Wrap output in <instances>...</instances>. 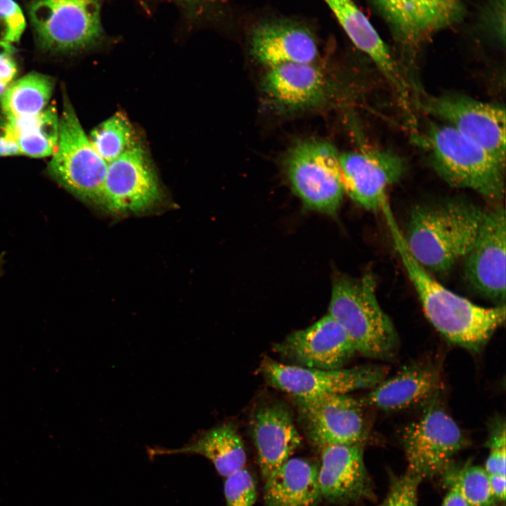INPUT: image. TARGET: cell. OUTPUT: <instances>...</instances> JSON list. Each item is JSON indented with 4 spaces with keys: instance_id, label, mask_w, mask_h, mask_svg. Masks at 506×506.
Segmentation results:
<instances>
[{
    "instance_id": "cell-22",
    "label": "cell",
    "mask_w": 506,
    "mask_h": 506,
    "mask_svg": "<svg viewBox=\"0 0 506 506\" xmlns=\"http://www.w3.org/2000/svg\"><path fill=\"white\" fill-rule=\"evenodd\" d=\"M439 372L432 365L415 363L384 378L361 401L384 411H398L429 399L439 388Z\"/></svg>"
},
{
    "instance_id": "cell-13",
    "label": "cell",
    "mask_w": 506,
    "mask_h": 506,
    "mask_svg": "<svg viewBox=\"0 0 506 506\" xmlns=\"http://www.w3.org/2000/svg\"><path fill=\"white\" fill-rule=\"evenodd\" d=\"M161 190L144 148L135 143L108 164L102 209L115 214L137 213L157 202Z\"/></svg>"
},
{
    "instance_id": "cell-8",
    "label": "cell",
    "mask_w": 506,
    "mask_h": 506,
    "mask_svg": "<svg viewBox=\"0 0 506 506\" xmlns=\"http://www.w3.org/2000/svg\"><path fill=\"white\" fill-rule=\"evenodd\" d=\"M402 444L406 472L422 481L447 472L468 440L446 411L432 401L416 421L405 427Z\"/></svg>"
},
{
    "instance_id": "cell-2",
    "label": "cell",
    "mask_w": 506,
    "mask_h": 506,
    "mask_svg": "<svg viewBox=\"0 0 506 506\" xmlns=\"http://www.w3.org/2000/svg\"><path fill=\"white\" fill-rule=\"evenodd\" d=\"M484 214L479 206L461 197L417 205L403 234L407 247L429 273H447L471 249Z\"/></svg>"
},
{
    "instance_id": "cell-35",
    "label": "cell",
    "mask_w": 506,
    "mask_h": 506,
    "mask_svg": "<svg viewBox=\"0 0 506 506\" xmlns=\"http://www.w3.org/2000/svg\"><path fill=\"white\" fill-rule=\"evenodd\" d=\"M18 155H20V152L15 137L4 124L0 127V157Z\"/></svg>"
},
{
    "instance_id": "cell-21",
    "label": "cell",
    "mask_w": 506,
    "mask_h": 506,
    "mask_svg": "<svg viewBox=\"0 0 506 506\" xmlns=\"http://www.w3.org/2000/svg\"><path fill=\"white\" fill-rule=\"evenodd\" d=\"M249 48L253 58L268 68L286 63H312L318 53L310 30L287 20L265 21L255 26Z\"/></svg>"
},
{
    "instance_id": "cell-15",
    "label": "cell",
    "mask_w": 506,
    "mask_h": 506,
    "mask_svg": "<svg viewBox=\"0 0 506 506\" xmlns=\"http://www.w3.org/2000/svg\"><path fill=\"white\" fill-rule=\"evenodd\" d=\"M273 349L292 365L322 370L342 368L357 353L344 329L327 313L291 332Z\"/></svg>"
},
{
    "instance_id": "cell-28",
    "label": "cell",
    "mask_w": 506,
    "mask_h": 506,
    "mask_svg": "<svg viewBox=\"0 0 506 506\" xmlns=\"http://www.w3.org/2000/svg\"><path fill=\"white\" fill-rule=\"evenodd\" d=\"M453 483L468 506H491L495 500L484 468L466 464L453 474Z\"/></svg>"
},
{
    "instance_id": "cell-5",
    "label": "cell",
    "mask_w": 506,
    "mask_h": 506,
    "mask_svg": "<svg viewBox=\"0 0 506 506\" xmlns=\"http://www.w3.org/2000/svg\"><path fill=\"white\" fill-rule=\"evenodd\" d=\"M107 167L84 133L67 96L64 95L58 143L47 167L48 174L82 201L102 208Z\"/></svg>"
},
{
    "instance_id": "cell-18",
    "label": "cell",
    "mask_w": 506,
    "mask_h": 506,
    "mask_svg": "<svg viewBox=\"0 0 506 506\" xmlns=\"http://www.w3.org/2000/svg\"><path fill=\"white\" fill-rule=\"evenodd\" d=\"M248 427L264 480L292 456L300 446L301 438L291 411L278 401L257 405L249 415Z\"/></svg>"
},
{
    "instance_id": "cell-12",
    "label": "cell",
    "mask_w": 506,
    "mask_h": 506,
    "mask_svg": "<svg viewBox=\"0 0 506 506\" xmlns=\"http://www.w3.org/2000/svg\"><path fill=\"white\" fill-rule=\"evenodd\" d=\"M506 219L500 203L484 211L476 239L464 258L467 283L478 294L505 304Z\"/></svg>"
},
{
    "instance_id": "cell-10",
    "label": "cell",
    "mask_w": 506,
    "mask_h": 506,
    "mask_svg": "<svg viewBox=\"0 0 506 506\" xmlns=\"http://www.w3.org/2000/svg\"><path fill=\"white\" fill-rule=\"evenodd\" d=\"M422 109L474 141L505 165V110L500 105L448 93L422 95Z\"/></svg>"
},
{
    "instance_id": "cell-40",
    "label": "cell",
    "mask_w": 506,
    "mask_h": 506,
    "mask_svg": "<svg viewBox=\"0 0 506 506\" xmlns=\"http://www.w3.org/2000/svg\"><path fill=\"white\" fill-rule=\"evenodd\" d=\"M2 261H3V257H2L1 255H0V271H1V268H2V266H3V264H2Z\"/></svg>"
},
{
    "instance_id": "cell-25",
    "label": "cell",
    "mask_w": 506,
    "mask_h": 506,
    "mask_svg": "<svg viewBox=\"0 0 506 506\" xmlns=\"http://www.w3.org/2000/svg\"><path fill=\"white\" fill-rule=\"evenodd\" d=\"M53 89L50 77L29 73L8 86L0 96L1 110L9 120L35 117L46 108Z\"/></svg>"
},
{
    "instance_id": "cell-31",
    "label": "cell",
    "mask_w": 506,
    "mask_h": 506,
    "mask_svg": "<svg viewBox=\"0 0 506 506\" xmlns=\"http://www.w3.org/2000/svg\"><path fill=\"white\" fill-rule=\"evenodd\" d=\"M421 481L407 472L393 478L382 506H417V490Z\"/></svg>"
},
{
    "instance_id": "cell-24",
    "label": "cell",
    "mask_w": 506,
    "mask_h": 506,
    "mask_svg": "<svg viewBox=\"0 0 506 506\" xmlns=\"http://www.w3.org/2000/svg\"><path fill=\"white\" fill-rule=\"evenodd\" d=\"M150 457L174 454L199 455L209 460L221 476L226 478L245 468L247 454L236 427L224 422L195 434L178 448H148Z\"/></svg>"
},
{
    "instance_id": "cell-1",
    "label": "cell",
    "mask_w": 506,
    "mask_h": 506,
    "mask_svg": "<svg viewBox=\"0 0 506 506\" xmlns=\"http://www.w3.org/2000/svg\"><path fill=\"white\" fill-rule=\"evenodd\" d=\"M381 210L428 320L450 343L471 352L481 351L505 323V304L482 306L441 285L411 255L389 202Z\"/></svg>"
},
{
    "instance_id": "cell-14",
    "label": "cell",
    "mask_w": 506,
    "mask_h": 506,
    "mask_svg": "<svg viewBox=\"0 0 506 506\" xmlns=\"http://www.w3.org/2000/svg\"><path fill=\"white\" fill-rule=\"evenodd\" d=\"M345 193L366 210H381L387 191L403 175V159L393 152L365 148L339 155Z\"/></svg>"
},
{
    "instance_id": "cell-38",
    "label": "cell",
    "mask_w": 506,
    "mask_h": 506,
    "mask_svg": "<svg viewBox=\"0 0 506 506\" xmlns=\"http://www.w3.org/2000/svg\"><path fill=\"white\" fill-rule=\"evenodd\" d=\"M9 84L0 82V96L3 94V93L5 91L6 88L8 87Z\"/></svg>"
},
{
    "instance_id": "cell-37",
    "label": "cell",
    "mask_w": 506,
    "mask_h": 506,
    "mask_svg": "<svg viewBox=\"0 0 506 506\" xmlns=\"http://www.w3.org/2000/svg\"><path fill=\"white\" fill-rule=\"evenodd\" d=\"M441 506H468L460 496L455 486L451 485Z\"/></svg>"
},
{
    "instance_id": "cell-32",
    "label": "cell",
    "mask_w": 506,
    "mask_h": 506,
    "mask_svg": "<svg viewBox=\"0 0 506 506\" xmlns=\"http://www.w3.org/2000/svg\"><path fill=\"white\" fill-rule=\"evenodd\" d=\"M480 25L501 46L505 42V0H488L480 16Z\"/></svg>"
},
{
    "instance_id": "cell-36",
    "label": "cell",
    "mask_w": 506,
    "mask_h": 506,
    "mask_svg": "<svg viewBox=\"0 0 506 506\" xmlns=\"http://www.w3.org/2000/svg\"><path fill=\"white\" fill-rule=\"evenodd\" d=\"M491 488L495 500L504 501L505 498V476L489 475Z\"/></svg>"
},
{
    "instance_id": "cell-17",
    "label": "cell",
    "mask_w": 506,
    "mask_h": 506,
    "mask_svg": "<svg viewBox=\"0 0 506 506\" xmlns=\"http://www.w3.org/2000/svg\"><path fill=\"white\" fill-rule=\"evenodd\" d=\"M320 450L318 478L322 500L346 505L373 498L363 444L327 446Z\"/></svg>"
},
{
    "instance_id": "cell-27",
    "label": "cell",
    "mask_w": 506,
    "mask_h": 506,
    "mask_svg": "<svg viewBox=\"0 0 506 506\" xmlns=\"http://www.w3.org/2000/svg\"><path fill=\"white\" fill-rule=\"evenodd\" d=\"M89 140L107 164L118 158L136 143L133 126L126 115L120 112L97 126L91 131Z\"/></svg>"
},
{
    "instance_id": "cell-7",
    "label": "cell",
    "mask_w": 506,
    "mask_h": 506,
    "mask_svg": "<svg viewBox=\"0 0 506 506\" xmlns=\"http://www.w3.org/2000/svg\"><path fill=\"white\" fill-rule=\"evenodd\" d=\"M27 10L38 44L45 51H79L102 34L99 0H34Z\"/></svg>"
},
{
    "instance_id": "cell-26",
    "label": "cell",
    "mask_w": 506,
    "mask_h": 506,
    "mask_svg": "<svg viewBox=\"0 0 506 506\" xmlns=\"http://www.w3.org/2000/svg\"><path fill=\"white\" fill-rule=\"evenodd\" d=\"M5 124L15 137L20 155L40 158L53 154L59 135V118L54 107L49 106L31 118L7 119Z\"/></svg>"
},
{
    "instance_id": "cell-16",
    "label": "cell",
    "mask_w": 506,
    "mask_h": 506,
    "mask_svg": "<svg viewBox=\"0 0 506 506\" xmlns=\"http://www.w3.org/2000/svg\"><path fill=\"white\" fill-rule=\"evenodd\" d=\"M391 30L394 38L410 54L461 14V0H370Z\"/></svg>"
},
{
    "instance_id": "cell-20",
    "label": "cell",
    "mask_w": 506,
    "mask_h": 506,
    "mask_svg": "<svg viewBox=\"0 0 506 506\" xmlns=\"http://www.w3.org/2000/svg\"><path fill=\"white\" fill-rule=\"evenodd\" d=\"M261 86L268 101L276 109L287 112L318 107L328 95L326 79L312 63H286L270 67Z\"/></svg>"
},
{
    "instance_id": "cell-19",
    "label": "cell",
    "mask_w": 506,
    "mask_h": 506,
    "mask_svg": "<svg viewBox=\"0 0 506 506\" xmlns=\"http://www.w3.org/2000/svg\"><path fill=\"white\" fill-rule=\"evenodd\" d=\"M353 44L374 63L406 110L411 103L409 79L387 44L352 0H323Z\"/></svg>"
},
{
    "instance_id": "cell-33",
    "label": "cell",
    "mask_w": 506,
    "mask_h": 506,
    "mask_svg": "<svg viewBox=\"0 0 506 506\" xmlns=\"http://www.w3.org/2000/svg\"><path fill=\"white\" fill-rule=\"evenodd\" d=\"M487 445L490 450L484 469L488 475L505 476V425L498 421L491 431Z\"/></svg>"
},
{
    "instance_id": "cell-23",
    "label": "cell",
    "mask_w": 506,
    "mask_h": 506,
    "mask_svg": "<svg viewBox=\"0 0 506 506\" xmlns=\"http://www.w3.org/2000/svg\"><path fill=\"white\" fill-rule=\"evenodd\" d=\"M318 464L290 457L264 480V506H318Z\"/></svg>"
},
{
    "instance_id": "cell-34",
    "label": "cell",
    "mask_w": 506,
    "mask_h": 506,
    "mask_svg": "<svg viewBox=\"0 0 506 506\" xmlns=\"http://www.w3.org/2000/svg\"><path fill=\"white\" fill-rule=\"evenodd\" d=\"M11 44L0 41V82L9 84L17 73Z\"/></svg>"
},
{
    "instance_id": "cell-3",
    "label": "cell",
    "mask_w": 506,
    "mask_h": 506,
    "mask_svg": "<svg viewBox=\"0 0 506 506\" xmlns=\"http://www.w3.org/2000/svg\"><path fill=\"white\" fill-rule=\"evenodd\" d=\"M418 141L427 152L434 171L449 186L500 202L505 165L478 144L449 125L435 122L427 124Z\"/></svg>"
},
{
    "instance_id": "cell-4",
    "label": "cell",
    "mask_w": 506,
    "mask_h": 506,
    "mask_svg": "<svg viewBox=\"0 0 506 506\" xmlns=\"http://www.w3.org/2000/svg\"><path fill=\"white\" fill-rule=\"evenodd\" d=\"M372 273L361 278L337 275L332 282L327 314L337 320L365 356L389 359L398 348L394 324L381 307Z\"/></svg>"
},
{
    "instance_id": "cell-9",
    "label": "cell",
    "mask_w": 506,
    "mask_h": 506,
    "mask_svg": "<svg viewBox=\"0 0 506 506\" xmlns=\"http://www.w3.org/2000/svg\"><path fill=\"white\" fill-rule=\"evenodd\" d=\"M259 371L267 384L297 399H313L373 388L382 382L387 369L377 365L322 370L278 362L264 357Z\"/></svg>"
},
{
    "instance_id": "cell-6",
    "label": "cell",
    "mask_w": 506,
    "mask_h": 506,
    "mask_svg": "<svg viewBox=\"0 0 506 506\" xmlns=\"http://www.w3.org/2000/svg\"><path fill=\"white\" fill-rule=\"evenodd\" d=\"M339 153L330 143L308 140L288 153L287 175L294 193L309 209L334 216L345 193Z\"/></svg>"
},
{
    "instance_id": "cell-39",
    "label": "cell",
    "mask_w": 506,
    "mask_h": 506,
    "mask_svg": "<svg viewBox=\"0 0 506 506\" xmlns=\"http://www.w3.org/2000/svg\"><path fill=\"white\" fill-rule=\"evenodd\" d=\"M179 1H183L186 4H199L202 1H203L204 0H179Z\"/></svg>"
},
{
    "instance_id": "cell-30",
    "label": "cell",
    "mask_w": 506,
    "mask_h": 506,
    "mask_svg": "<svg viewBox=\"0 0 506 506\" xmlns=\"http://www.w3.org/2000/svg\"><path fill=\"white\" fill-rule=\"evenodd\" d=\"M26 25L23 13L14 0H0V41H19Z\"/></svg>"
},
{
    "instance_id": "cell-11",
    "label": "cell",
    "mask_w": 506,
    "mask_h": 506,
    "mask_svg": "<svg viewBox=\"0 0 506 506\" xmlns=\"http://www.w3.org/2000/svg\"><path fill=\"white\" fill-rule=\"evenodd\" d=\"M294 399L300 427L310 443L318 448L363 444L367 431L360 400L348 394Z\"/></svg>"
},
{
    "instance_id": "cell-29",
    "label": "cell",
    "mask_w": 506,
    "mask_h": 506,
    "mask_svg": "<svg viewBox=\"0 0 506 506\" xmlns=\"http://www.w3.org/2000/svg\"><path fill=\"white\" fill-rule=\"evenodd\" d=\"M223 492L226 506H254L257 496L255 479L243 468L225 478Z\"/></svg>"
}]
</instances>
